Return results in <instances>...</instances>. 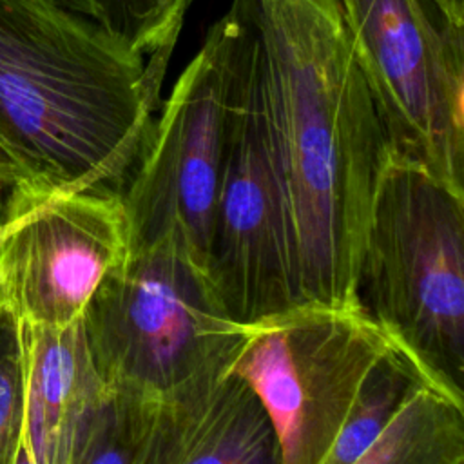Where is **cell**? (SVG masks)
<instances>
[{"label":"cell","mask_w":464,"mask_h":464,"mask_svg":"<svg viewBox=\"0 0 464 464\" xmlns=\"http://www.w3.org/2000/svg\"><path fill=\"white\" fill-rule=\"evenodd\" d=\"M430 2L440 7L446 14L457 20H464V0H430Z\"/></svg>","instance_id":"cell-19"},{"label":"cell","mask_w":464,"mask_h":464,"mask_svg":"<svg viewBox=\"0 0 464 464\" xmlns=\"http://www.w3.org/2000/svg\"><path fill=\"white\" fill-rule=\"evenodd\" d=\"M25 424V346L20 319L0 303V464H14Z\"/></svg>","instance_id":"cell-16"},{"label":"cell","mask_w":464,"mask_h":464,"mask_svg":"<svg viewBox=\"0 0 464 464\" xmlns=\"http://www.w3.org/2000/svg\"><path fill=\"white\" fill-rule=\"evenodd\" d=\"M390 156L464 194V20L430 0H335Z\"/></svg>","instance_id":"cell-5"},{"label":"cell","mask_w":464,"mask_h":464,"mask_svg":"<svg viewBox=\"0 0 464 464\" xmlns=\"http://www.w3.org/2000/svg\"><path fill=\"white\" fill-rule=\"evenodd\" d=\"M29 190L40 196H45L36 188L29 174L20 167V163L14 160V156L7 150V147L0 140V192L2 190Z\"/></svg>","instance_id":"cell-17"},{"label":"cell","mask_w":464,"mask_h":464,"mask_svg":"<svg viewBox=\"0 0 464 464\" xmlns=\"http://www.w3.org/2000/svg\"><path fill=\"white\" fill-rule=\"evenodd\" d=\"M154 399L109 390L82 431L69 464H132Z\"/></svg>","instance_id":"cell-15"},{"label":"cell","mask_w":464,"mask_h":464,"mask_svg":"<svg viewBox=\"0 0 464 464\" xmlns=\"http://www.w3.org/2000/svg\"><path fill=\"white\" fill-rule=\"evenodd\" d=\"M80 323L105 388L141 397L232 370L246 328L230 317L208 272L170 245L129 250Z\"/></svg>","instance_id":"cell-4"},{"label":"cell","mask_w":464,"mask_h":464,"mask_svg":"<svg viewBox=\"0 0 464 464\" xmlns=\"http://www.w3.org/2000/svg\"><path fill=\"white\" fill-rule=\"evenodd\" d=\"M145 56H170L192 0H63Z\"/></svg>","instance_id":"cell-14"},{"label":"cell","mask_w":464,"mask_h":464,"mask_svg":"<svg viewBox=\"0 0 464 464\" xmlns=\"http://www.w3.org/2000/svg\"><path fill=\"white\" fill-rule=\"evenodd\" d=\"M129 254L118 194H56L31 205L0 246V303L24 324L62 328Z\"/></svg>","instance_id":"cell-9"},{"label":"cell","mask_w":464,"mask_h":464,"mask_svg":"<svg viewBox=\"0 0 464 464\" xmlns=\"http://www.w3.org/2000/svg\"><path fill=\"white\" fill-rule=\"evenodd\" d=\"M24 430H25V428H24ZM14 464H34L33 455H31V450H29V444H27V439H25V431H24V439H22V444H20V448H18Z\"/></svg>","instance_id":"cell-20"},{"label":"cell","mask_w":464,"mask_h":464,"mask_svg":"<svg viewBox=\"0 0 464 464\" xmlns=\"http://www.w3.org/2000/svg\"><path fill=\"white\" fill-rule=\"evenodd\" d=\"M4 192H7V190H4ZM40 199H45V198H40L36 194L25 192V190L11 192L9 199L0 207V246L5 241V237L13 232V228L16 227L20 216Z\"/></svg>","instance_id":"cell-18"},{"label":"cell","mask_w":464,"mask_h":464,"mask_svg":"<svg viewBox=\"0 0 464 464\" xmlns=\"http://www.w3.org/2000/svg\"><path fill=\"white\" fill-rule=\"evenodd\" d=\"M392 348L359 304L299 303L246 324L232 373L266 410L281 464H319L362 381Z\"/></svg>","instance_id":"cell-7"},{"label":"cell","mask_w":464,"mask_h":464,"mask_svg":"<svg viewBox=\"0 0 464 464\" xmlns=\"http://www.w3.org/2000/svg\"><path fill=\"white\" fill-rule=\"evenodd\" d=\"M62 2H63V0H62Z\"/></svg>","instance_id":"cell-21"},{"label":"cell","mask_w":464,"mask_h":464,"mask_svg":"<svg viewBox=\"0 0 464 464\" xmlns=\"http://www.w3.org/2000/svg\"><path fill=\"white\" fill-rule=\"evenodd\" d=\"M355 295L424 379L464 404V194L390 158L372 201Z\"/></svg>","instance_id":"cell-3"},{"label":"cell","mask_w":464,"mask_h":464,"mask_svg":"<svg viewBox=\"0 0 464 464\" xmlns=\"http://www.w3.org/2000/svg\"><path fill=\"white\" fill-rule=\"evenodd\" d=\"M259 42L263 120L294 303L359 304L355 277L390 149L335 0H239Z\"/></svg>","instance_id":"cell-1"},{"label":"cell","mask_w":464,"mask_h":464,"mask_svg":"<svg viewBox=\"0 0 464 464\" xmlns=\"http://www.w3.org/2000/svg\"><path fill=\"white\" fill-rule=\"evenodd\" d=\"M132 464H281L272 420L232 370L156 397Z\"/></svg>","instance_id":"cell-10"},{"label":"cell","mask_w":464,"mask_h":464,"mask_svg":"<svg viewBox=\"0 0 464 464\" xmlns=\"http://www.w3.org/2000/svg\"><path fill=\"white\" fill-rule=\"evenodd\" d=\"M422 386H431L395 346L362 381L346 419L319 464H353L384 431L402 404Z\"/></svg>","instance_id":"cell-13"},{"label":"cell","mask_w":464,"mask_h":464,"mask_svg":"<svg viewBox=\"0 0 464 464\" xmlns=\"http://www.w3.org/2000/svg\"><path fill=\"white\" fill-rule=\"evenodd\" d=\"M169 60L62 0H0V140L45 196H120L160 112Z\"/></svg>","instance_id":"cell-2"},{"label":"cell","mask_w":464,"mask_h":464,"mask_svg":"<svg viewBox=\"0 0 464 464\" xmlns=\"http://www.w3.org/2000/svg\"><path fill=\"white\" fill-rule=\"evenodd\" d=\"M25 439L34 464H69L87 422L107 397L82 323L24 324Z\"/></svg>","instance_id":"cell-11"},{"label":"cell","mask_w":464,"mask_h":464,"mask_svg":"<svg viewBox=\"0 0 464 464\" xmlns=\"http://www.w3.org/2000/svg\"><path fill=\"white\" fill-rule=\"evenodd\" d=\"M232 40L228 9L160 107L120 192L129 250L170 245L207 270L227 140Z\"/></svg>","instance_id":"cell-6"},{"label":"cell","mask_w":464,"mask_h":464,"mask_svg":"<svg viewBox=\"0 0 464 464\" xmlns=\"http://www.w3.org/2000/svg\"><path fill=\"white\" fill-rule=\"evenodd\" d=\"M353 464H464V404L422 386Z\"/></svg>","instance_id":"cell-12"},{"label":"cell","mask_w":464,"mask_h":464,"mask_svg":"<svg viewBox=\"0 0 464 464\" xmlns=\"http://www.w3.org/2000/svg\"><path fill=\"white\" fill-rule=\"evenodd\" d=\"M230 11V100L207 270L230 317L250 324L295 303L281 196L265 134L257 33L239 0H232Z\"/></svg>","instance_id":"cell-8"}]
</instances>
